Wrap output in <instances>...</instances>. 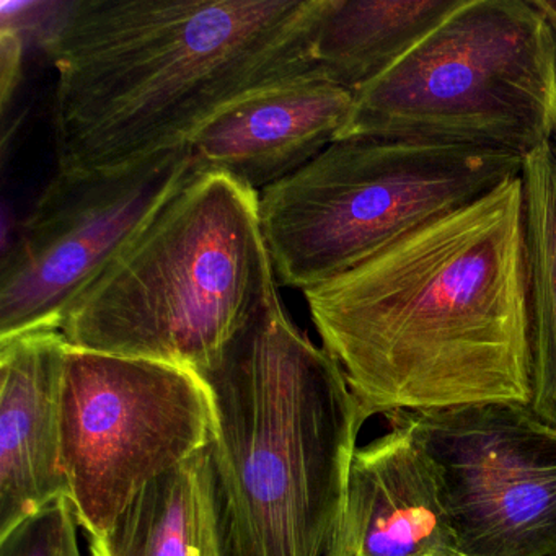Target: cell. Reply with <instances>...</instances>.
Returning <instances> with one entry per match:
<instances>
[{"instance_id":"cell-1","label":"cell","mask_w":556,"mask_h":556,"mask_svg":"<svg viewBox=\"0 0 556 556\" xmlns=\"http://www.w3.org/2000/svg\"><path fill=\"white\" fill-rule=\"evenodd\" d=\"M304 295L367 419L529 403L520 175Z\"/></svg>"},{"instance_id":"cell-2","label":"cell","mask_w":556,"mask_h":556,"mask_svg":"<svg viewBox=\"0 0 556 556\" xmlns=\"http://www.w3.org/2000/svg\"><path fill=\"white\" fill-rule=\"evenodd\" d=\"M324 0H76L45 37L58 172L170 149L242 97L315 73Z\"/></svg>"},{"instance_id":"cell-3","label":"cell","mask_w":556,"mask_h":556,"mask_svg":"<svg viewBox=\"0 0 556 556\" xmlns=\"http://www.w3.org/2000/svg\"><path fill=\"white\" fill-rule=\"evenodd\" d=\"M197 374L239 556H327L367 419L340 364L295 327L275 285Z\"/></svg>"},{"instance_id":"cell-4","label":"cell","mask_w":556,"mask_h":556,"mask_svg":"<svg viewBox=\"0 0 556 556\" xmlns=\"http://www.w3.org/2000/svg\"><path fill=\"white\" fill-rule=\"evenodd\" d=\"M258 193L197 172L77 299L60 331L71 348L210 367L276 285Z\"/></svg>"},{"instance_id":"cell-5","label":"cell","mask_w":556,"mask_h":556,"mask_svg":"<svg viewBox=\"0 0 556 556\" xmlns=\"http://www.w3.org/2000/svg\"><path fill=\"white\" fill-rule=\"evenodd\" d=\"M556 41L539 0H464L354 97L340 139L510 152L553 141Z\"/></svg>"},{"instance_id":"cell-6","label":"cell","mask_w":556,"mask_h":556,"mask_svg":"<svg viewBox=\"0 0 556 556\" xmlns=\"http://www.w3.org/2000/svg\"><path fill=\"white\" fill-rule=\"evenodd\" d=\"M523 159L462 146L341 139L258 193L276 281L325 285L519 177Z\"/></svg>"},{"instance_id":"cell-7","label":"cell","mask_w":556,"mask_h":556,"mask_svg":"<svg viewBox=\"0 0 556 556\" xmlns=\"http://www.w3.org/2000/svg\"><path fill=\"white\" fill-rule=\"evenodd\" d=\"M213 406L193 370L67 351L61 465L89 540L105 535L152 481L213 441Z\"/></svg>"},{"instance_id":"cell-8","label":"cell","mask_w":556,"mask_h":556,"mask_svg":"<svg viewBox=\"0 0 556 556\" xmlns=\"http://www.w3.org/2000/svg\"><path fill=\"white\" fill-rule=\"evenodd\" d=\"M194 174L188 146L110 170L56 172L0 273V340L60 331L77 299Z\"/></svg>"},{"instance_id":"cell-9","label":"cell","mask_w":556,"mask_h":556,"mask_svg":"<svg viewBox=\"0 0 556 556\" xmlns=\"http://www.w3.org/2000/svg\"><path fill=\"white\" fill-rule=\"evenodd\" d=\"M438 468L464 556H556V429L527 405L399 412Z\"/></svg>"},{"instance_id":"cell-10","label":"cell","mask_w":556,"mask_h":556,"mask_svg":"<svg viewBox=\"0 0 556 556\" xmlns=\"http://www.w3.org/2000/svg\"><path fill=\"white\" fill-rule=\"evenodd\" d=\"M354 97L317 73L249 93L191 136L193 168L226 175L260 193L340 139Z\"/></svg>"},{"instance_id":"cell-11","label":"cell","mask_w":556,"mask_h":556,"mask_svg":"<svg viewBox=\"0 0 556 556\" xmlns=\"http://www.w3.org/2000/svg\"><path fill=\"white\" fill-rule=\"evenodd\" d=\"M327 556H464L438 468L405 426L354 452Z\"/></svg>"},{"instance_id":"cell-12","label":"cell","mask_w":556,"mask_h":556,"mask_svg":"<svg viewBox=\"0 0 556 556\" xmlns=\"http://www.w3.org/2000/svg\"><path fill=\"white\" fill-rule=\"evenodd\" d=\"M67 351L56 330L0 340V536L70 497L61 465Z\"/></svg>"},{"instance_id":"cell-13","label":"cell","mask_w":556,"mask_h":556,"mask_svg":"<svg viewBox=\"0 0 556 556\" xmlns=\"http://www.w3.org/2000/svg\"><path fill=\"white\" fill-rule=\"evenodd\" d=\"M92 556H239L213 444L149 483Z\"/></svg>"},{"instance_id":"cell-14","label":"cell","mask_w":556,"mask_h":556,"mask_svg":"<svg viewBox=\"0 0 556 556\" xmlns=\"http://www.w3.org/2000/svg\"><path fill=\"white\" fill-rule=\"evenodd\" d=\"M464 0H324L312 64L356 96L399 63Z\"/></svg>"},{"instance_id":"cell-15","label":"cell","mask_w":556,"mask_h":556,"mask_svg":"<svg viewBox=\"0 0 556 556\" xmlns=\"http://www.w3.org/2000/svg\"><path fill=\"white\" fill-rule=\"evenodd\" d=\"M523 258L529 301L527 408L556 429V141L523 159Z\"/></svg>"},{"instance_id":"cell-16","label":"cell","mask_w":556,"mask_h":556,"mask_svg":"<svg viewBox=\"0 0 556 556\" xmlns=\"http://www.w3.org/2000/svg\"><path fill=\"white\" fill-rule=\"evenodd\" d=\"M77 527L73 503L60 497L0 536V556H83Z\"/></svg>"},{"instance_id":"cell-17","label":"cell","mask_w":556,"mask_h":556,"mask_svg":"<svg viewBox=\"0 0 556 556\" xmlns=\"http://www.w3.org/2000/svg\"><path fill=\"white\" fill-rule=\"evenodd\" d=\"M27 34L12 24L0 22V103L8 112L24 77Z\"/></svg>"},{"instance_id":"cell-18","label":"cell","mask_w":556,"mask_h":556,"mask_svg":"<svg viewBox=\"0 0 556 556\" xmlns=\"http://www.w3.org/2000/svg\"><path fill=\"white\" fill-rule=\"evenodd\" d=\"M540 8L545 12L546 18H548L549 25H552L553 35H555L556 41V0H539ZM553 139L556 141V126L555 135Z\"/></svg>"}]
</instances>
